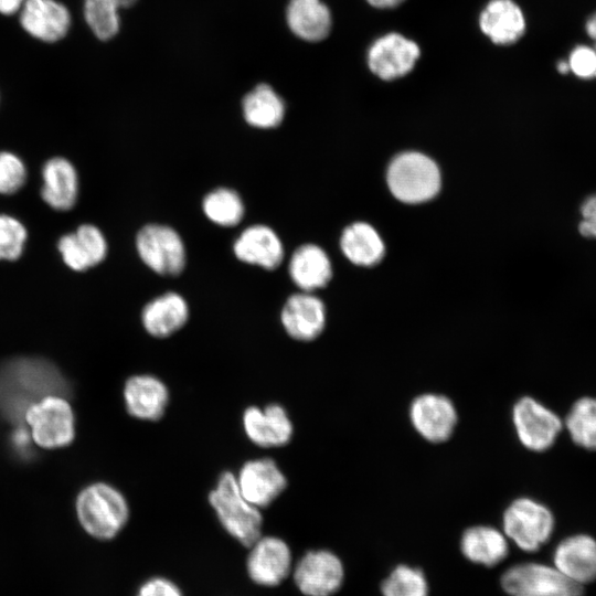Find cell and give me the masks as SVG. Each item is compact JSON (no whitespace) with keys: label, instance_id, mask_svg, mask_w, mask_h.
<instances>
[{"label":"cell","instance_id":"obj_6","mask_svg":"<svg viewBox=\"0 0 596 596\" xmlns=\"http://www.w3.org/2000/svg\"><path fill=\"white\" fill-rule=\"evenodd\" d=\"M510 596H583V586L564 576L554 566L526 562L503 572L500 579Z\"/></svg>","mask_w":596,"mask_h":596},{"label":"cell","instance_id":"obj_1","mask_svg":"<svg viewBox=\"0 0 596 596\" xmlns=\"http://www.w3.org/2000/svg\"><path fill=\"white\" fill-rule=\"evenodd\" d=\"M75 511L82 528L98 540L115 538L129 518V505L123 492L102 481L81 489L76 496Z\"/></svg>","mask_w":596,"mask_h":596},{"label":"cell","instance_id":"obj_3","mask_svg":"<svg viewBox=\"0 0 596 596\" xmlns=\"http://www.w3.org/2000/svg\"><path fill=\"white\" fill-rule=\"evenodd\" d=\"M24 421L31 440L43 449L65 448L76 435L73 407L60 394H46L30 403L24 411Z\"/></svg>","mask_w":596,"mask_h":596},{"label":"cell","instance_id":"obj_33","mask_svg":"<svg viewBox=\"0 0 596 596\" xmlns=\"http://www.w3.org/2000/svg\"><path fill=\"white\" fill-rule=\"evenodd\" d=\"M28 241L25 225L15 216L0 214V260L13 262L21 257Z\"/></svg>","mask_w":596,"mask_h":596},{"label":"cell","instance_id":"obj_24","mask_svg":"<svg viewBox=\"0 0 596 596\" xmlns=\"http://www.w3.org/2000/svg\"><path fill=\"white\" fill-rule=\"evenodd\" d=\"M460 550L470 562L492 567L507 557L509 543L503 531L488 525H476L462 533Z\"/></svg>","mask_w":596,"mask_h":596},{"label":"cell","instance_id":"obj_39","mask_svg":"<svg viewBox=\"0 0 596 596\" xmlns=\"http://www.w3.org/2000/svg\"><path fill=\"white\" fill-rule=\"evenodd\" d=\"M371 6L379 9H391L401 4L404 0H366Z\"/></svg>","mask_w":596,"mask_h":596},{"label":"cell","instance_id":"obj_10","mask_svg":"<svg viewBox=\"0 0 596 596\" xmlns=\"http://www.w3.org/2000/svg\"><path fill=\"white\" fill-rule=\"evenodd\" d=\"M419 56L417 43L400 33H387L370 46L368 65L381 79L393 81L408 74Z\"/></svg>","mask_w":596,"mask_h":596},{"label":"cell","instance_id":"obj_34","mask_svg":"<svg viewBox=\"0 0 596 596\" xmlns=\"http://www.w3.org/2000/svg\"><path fill=\"white\" fill-rule=\"evenodd\" d=\"M28 178L24 161L14 152L0 151V195L17 193Z\"/></svg>","mask_w":596,"mask_h":596},{"label":"cell","instance_id":"obj_35","mask_svg":"<svg viewBox=\"0 0 596 596\" xmlns=\"http://www.w3.org/2000/svg\"><path fill=\"white\" fill-rule=\"evenodd\" d=\"M570 71L582 78L596 77V52L586 45L576 46L568 58Z\"/></svg>","mask_w":596,"mask_h":596},{"label":"cell","instance_id":"obj_17","mask_svg":"<svg viewBox=\"0 0 596 596\" xmlns=\"http://www.w3.org/2000/svg\"><path fill=\"white\" fill-rule=\"evenodd\" d=\"M107 241L93 224H82L58 238L57 251L63 263L74 272H85L100 264L107 255Z\"/></svg>","mask_w":596,"mask_h":596},{"label":"cell","instance_id":"obj_28","mask_svg":"<svg viewBox=\"0 0 596 596\" xmlns=\"http://www.w3.org/2000/svg\"><path fill=\"white\" fill-rule=\"evenodd\" d=\"M564 430L581 449L596 451V396L576 398L563 417Z\"/></svg>","mask_w":596,"mask_h":596},{"label":"cell","instance_id":"obj_22","mask_svg":"<svg viewBox=\"0 0 596 596\" xmlns=\"http://www.w3.org/2000/svg\"><path fill=\"white\" fill-rule=\"evenodd\" d=\"M479 26L494 44L517 42L525 31L520 7L512 0H491L481 11Z\"/></svg>","mask_w":596,"mask_h":596},{"label":"cell","instance_id":"obj_11","mask_svg":"<svg viewBox=\"0 0 596 596\" xmlns=\"http://www.w3.org/2000/svg\"><path fill=\"white\" fill-rule=\"evenodd\" d=\"M236 481L243 497L259 509L273 503L287 487L283 470L274 459L266 457L247 460Z\"/></svg>","mask_w":596,"mask_h":596},{"label":"cell","instance_id":"obj_9","mask_svg":"<svg viewBox=\"0 0 596 596\" xmlns=\"http://www.w3.org/2000/svg\"><path fill=\"white\" fill-rule=\"evenodd\" d=\"M343 578L341 560L327 550L307 552L294 571L295 583L306 596H331L341 587Z\"/></svg>","mask_w":596,"mask_h":596},{"label":"cell","instance_id":"obj_42","mask_svg":"<svg viewBox=\"0 0 596 596\" xmlns=\"http://www.w3.org/2000/svg\"><path fill=\"white\" fill-rule=\"evenodd\" d=\"M557 68L561 73H567L570 71L568 63L565 61H561L557 65Z\"/></svg>","mask_w":596,"mask_h":596},{"label":"cell","instance_id":"obj_41","mask_svg":"<svg viewBox=\"0 0 596 596\" xmlns=\"http://www.w3.org/2000/svg\"><path fill=\"white\" fill-rule=\"evenodd\" d=\"M118 8H129L134 6L138 0H115Z\"/></svg>","mask_w":596,"mask_h":596},{"label":"cell","instance_id":"obj_38","mask_svg":"<svg viewBox=\"0 0 596 596\" xmlns=\"http://www.w3.org/2000/svg\"><path fill=\"white\" fill-rule=\"evenodd\" d=\"M24 0H0V13L13 14L19 11Z\"/></svg>","mask_w":596,"mask_h":596},{"label":"cell","instance_id":"obj_31","mask_svg":"<svg viewBox=\"0 0 596 596\" xmlns=\"http://www.w3.org/2000/svg\"><path fill=\"white\" fill-rule=\"evenodd\" d=\"M383 596H428L424 573L409 565H397L381 584Z\"/></svg>","mask_w":596,"mask_h":596},{"label":"cell","instance_id":"obj_2","mask_svg":"<svg viewBox=\"0 0 596 596\" xmlns=\"http://www.w3.org/2000/svg\"><path fill=\"white\" fill-rule=\"evenodd\" d=\"M209 502L224 530L244 546H252L262 536L259 508L243 497L233 472L220 475L209 493Z\"/></svg>","mask_w":596,"mask_h":596},{"label":"cell","instance_id":"obj_30","mask_svg":"<svg viewBox=\"0 0 596 596\" xmlns=\"http://www.w3.org/2000/svg\"><path fill=\"white\" fill-rule=\"evenodd\" d=\"M203 211L210 221L227 227L241 222L244 215V205L235 191L220 188L204 198Z\"/></svg>","mask_w":596,"mask_h":596},{"label":"cell","instance_id":"obj_8","mask_svg":"<svg viewBox=\"0 0 596 596\" xmlns=\"http://www.w3.org/2000/svg\"><path fill=\"white\" fill-rule=\"evenodd\" d=\"M136 247L142 262L159 275L177 276L185 266L184 244L167 225L143 226L136 236Z\"/></svg>","mask_w":596,"mask_h":596},{"label":"cell","instance_id":"obj_21","mask_svg":"<svg viewBox=\"0 0 596 596\" xmlns=\"http://www.w3.org/2000/svg\"><path fill=\"white\" fill-rule=\"evenodd\" d=\"M233 249L240 260L268 270L277 268L284 257L279 237L265 225H253L244 230L235 241Z\"/></svg>","mask_w":596,"mask_h":596},{"label":"cell","instance_id":"obj_36","mask_svg":"<svg viewBox=\"0 0 596 596\" xmlns=\"http://www.w3.org/2000/svg\"><path fill=\"white\" fill-rule=\"evenodd\" d=\"M579 212L578 232L584 237L596 238V192L583 201Z\"/></svg>","mask_w":596,"mask_h":596},{"label":"cell","instance_id":"obj_7","mask_svg":"<svg viewBox=\"0 0 596 596\" xmlns=\"http://www.w3.org/2000/svg\"><path fill=\"white\" fill-rule=\"evenodd\" d=\"M512 422L521 445L534 453L551 449L564 432L563 418L532 396H523L515 402Z\"/></svg>","mask_w":596,"mask_h":596},{"label":"cell","instance_id":"obj_29","mask_svg":"<svg viewBox=\"0 0 596 596\" xmlns=\"http://www.w3.org/2000/svg\"><path fill=\"white\" fill-rule=\"evenodd\" d=\"M243 115L253 127L275 128L284 119L285 105L279 95L267 84H259L243 99Z\"/></svg>","mask_w":596,"mask_h":596},{"label":"cell","instance_id":"obj_16","mask_svg":"<svg viewBox=\"0 0 596 596\" xmlns=\"http://www.w3.org/2000/svg\"><path fill=\"white\" fill-rule=\"evenodd\" d=\"M247 557V572L253 582L276 586L289 574L291 553L287 543L276 536H260Z\"/></svg>","mask_w":596,"mask_h":596},{"label":"cell","instance_id":"obj_25","mask_svg":"<svg viewBox=\"0 0 596 596\" xmlns=\"http://www.w3.org/2000/svg\"><path fill=\"white\" fill-rule=\"evenodd\" d=\"M289 274L292 281L302 291L311 292L327 286L332 268L326 252L313 244L298 247L289 263Z\"/></svg>","mask_w":596,"mask_h":596},{"label":"cell","instance_id":"obj_27","mask_svg":"<svg viewBox=\"0 0 596 596\" xmlns=\"http://www.w3.org/2000/svg\"><path fill=\"white\" fill-rule=\"evenodd\" d=\"M340 247L351 263L366 267L379 264L385 253L380 234L365 222H355L347 226L340 237Z\"/></svg>","mask_w":596,"mask_h":596},{"label":"cell","instance_id":"obj_26","mask_svg":"<svg viewBox=\"0 0 596 596\" xmlns=\"http://www.w3.org/2000/svg\"><path fill=\"white\" fill-rule=\"evenodd\" d=\"M286 20L291 32L308 42L326 39L331 29V14L321 0H290Z\"/></svg>","mask_w":596,"mask_h":596},{"label":"cell","instance_id":"obj_15","mask_svg":"<svg viewBox=\"0 0 596 596\" xmlns=\"http://www.w3.org/2000/svg\"><path fill=\"white\" fill-rule=\"evenodd\" d=\"M553 566L572 582L584 585L596 579V539L576 533L561 540L553 552Z\"/></svg>","mask_w":596,"mask_h":596},{"label":"cell","instance_id":"obj_14","mask_svg":"<svg viewBox=\"0 0 596 596\" xmlns=\"http://www.w3.org/2000/svg\"><path fill=\"white\" fill-rule=\"evenodd\" d=\"M123 395L127 413L146 422L160 419L170 398L168 386L152 374H135L128 377Z\"/></svg>","mask_w":596,"mask_h":596},{"label":"cell","instance_id":"obj_23","mask_svg":"<svg viewBox=\"0 0 596 596\" xmlns=\"http://www.w3.org/2000/svg\"><path fill=\"white\" fill-rule=\"evenodd\" d=\"M188 318V304L177 292H166L152 299L141 312L145 330L156 338L172 336L187 323Z\"/></svg>","mask_w":596,"mask_h":596},{"label":"cell","instance_id":"obj_12","mask_svg":"<svg viewBox=\"0 0 596 596\" xmlns=\"http://www.w3.org/2000/svg\"><path fill=\"white\" fill-rule=\"evenodd\" d=\"M409 418L415 430L430 443L447 440L457 424L453 402L440 394L427 393L415 397L409 407Z\"/></svg>","mask_w":596,"mask_h":596},{"label":"cell","instance_id":"obj_40","mask_svg":"<svg viewBox=\"0 0 596 596\" xmlns=\"http://www.w3.org/2000/svg\"><path fill=\"white\" fill-rule=\"evenodd\" d=\"M586 31L588 35L596 41V13L588 19Z\"/></svg>","mask_w":596,"mask_h":596},{"label":"cell","instance_id":"obj_5","mask_svg":"<svg viewBox=\"0 0 596 596\" xmlns=\"http://www.w3.org/2000/svg\"><path fill=\"white\" fill-rule=\"evenodd\" d=\"M503 533L524 552L539 551L552 536L555 517L544 503L529 497L513 500L503 513Z\"/></svg>","mask_w":596,"mask_h":596},{"label":"cell","instance_id":"obj_19","mask_svg":"<svg viewBox=\"0 0 596 596\" xmlns=\"http://www.w3.org/2000/svg\"><path fill=\"white\" fill-rule=\"evenodd\" d=\"M41 198L52 210L65 212L73 209L79 193L78 173L64 157L49 159L41 171Z\"/></svg>","mask_w":596,"mask_h":596},{"label":"cell","instance_id":"obj_4","mask_svg":"<svg viewBox=\"0 0 596 596\" xmlns=\"http://www.w3.org/2000/svg\"><path fill=\"white\" fill-rule=\"evenodd\" d=\"M386 181L391 193L401 202L424 203L440 190L441 175L436 162L417 151H405L390 162Z\"/></svg>","mask_w":596,"mask_h":596},{"label":"cell","instance_id":"obj_37","mask_svg":"<svg viewBox=\"0 0 596 596\" xmlns=\"http://www.w3.org/2000/svg\"><path fill=\"white\" fill-rule=\"evenodd\" d=\"M137 596H182L179 587L163 577L147 581L138 590Z\"/></svg>","mask_w":596,"mask_h":596},{"label":"cell","instance_id":"obj_32","mask_svg":"<svg viewBox=\"0 0 596 596\" xmlns=\"http://www.w3.org/2000/svg\"><path fill=\"white\" fill-rule=\"evenodd\" d=\"M118 9L115 0H84L85 21L99 40L107 41L117 34Z\"/></svg>","mask_w":596,"mask_h":596},{"label":"cell","instance_id":"obj_13","mask_svg":"<svg viewBox=\"0 0 596 596\" xmlns=\"http://www.w3.org/2000/svg\"><path fill=\"white\" fill-rule=\"evenodd\" d=\"M244 432L255 445L264 448L283 447L291 440L292 422L286 408L277 403L247 407L242 416Z\"/></svg>","mask_w":596,"mask_h":596},{"label":"cell","instance_id":"obj_20","mask_svg":"<svg viewBox=\"0 0 596 596\" xmlns=\"http://www.w3.org/2000/svg\"><path fill=\"white\" fill-rule=\"evenodd\" d=\"M20 23L35 39L55 42L66 35L71 14L64 4L55 0H24Z\"/></svg>","mask_w":596,"mask_h":596},{"label":"cell","instance_id":"obj_18","mask_svg":"<svg viewBox=\"0 0 596 596\" xmlns=\"http://www.w3.org/2000/svg\"><path fill=\"white\" fill-rule=\"evenodd\" d=\"M280 320L290 338L305 342L311 341L324 329L326 308L323 302L310 292L295 294L285 302Z\"/></svg>","mask_w":596,"mask_h":596},{"label":"cell","instance_id":"obj_43","mask_svg":"<svg viewBox=\"0 0 596 596\" xmlns=\"http://www.w3.org/2000/svg\"><path fill=\"white\" fill-rule=\"evenodd\" d=\"M594 51L596 52V44H595V49H594Z\"/></svg>","mask_w":596,"mask_h":596}]
</instances>
